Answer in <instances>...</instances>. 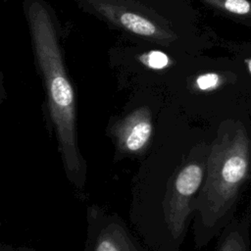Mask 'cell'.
I'll list each match as a JSON object with an SVG mask.
<instances>
[{
	"label": "cell",
	"mask_w": 251,
	"mask_h": 251,
	"mask_svg": "<svg viewBox=\"0 0 251 251\" xmlns=\"http://www.w3.org/2000/svg\"><path fill=\"white\" fill-rule=\"evenodd\" d=\"M86 12L135 37L172 49L181 47L184 9L176 0H75Z\"/></svg>",
	"instance_id": "3"
},
{
	"label": "cell",
	"mask_w": 251,
	"mask_h": 251,
	"mask_svg": "<svg viewBox=\"0 0 251 251\" xmlns=\"http://www.w3.org/2000/svg\"><path fill=\"white\" fill-rule=\"evenodd\" d=\"M220 83V76L215 73H206L197 76L195 80L196 87L200 90L206 91L216 88Z\"/></svg>",
	"instance_id": "8"
},
{
	"label": "cell",
	"mask_w": 251,
	"mask_h": 251,
	"mask_svg": "<svg viewBox=\"0 0 251 251\" xmlns=\"http://www.w3.org/2000/svg\"><path fill=\"white\" fill-rule=\"evenodd\" d=\"M250 143L245 129L234 126L215 140L207 161V175L197 198L205 225H215L232 206L248 176Z\"/></svg>",
	"instance_id": "2"
},
{
	"label": "cell",
	"mask_w": 251,
	"mask_h": 251,
	"mask_svg": "<svg viewBox=\"0 0 251 251\" xmlns=\"http://www.w3.org/2000/svg\"><path fill=\"white\" fill-rule=\"evenodd\" d=\"M246 65H247V67H248L249 73L251 74V59H248V60L246 61Z\"/></svg>",
	"instance_id": "10"
},
{
	"label": "cell",
	"mask_w": 251,
	"mask_h": 251,
	"mask_svg": "<svg viewBox=\"0 0 251 251\" xmlns=\"http://www.w3.org/2000/svg\"><path fill=\"white\" fill-rule=\"evenodd\" d=\"M203 177V166L191 162L177 173L174 180L173 192L165 210L168 226L175 238H178L183 232L185 220L190 212V202L200 188Z\"/></svg>",
	"instance_id": "4"
},
{
	"label": "cell",
	"mask_w": 251,
	"mask_h": 251,
	"mask_svg": "<svg viewBox=\"0 0 251 251\" xmlns=\"http://www.w3.org/2000/svg\"><path fill=\"white\" fill-rule=\"evenodd\" d=\"M25 11L65 170L70 180L81 188L85 169L76 141L75 92L65 70L55 25L41 0H25Z\"/></svg>",
	"instance_id": "1"
},
{
	"label": "cell",
	"mask_w": 251,
	"mask_h": 251,
	"mask_svg": "<svg viewBox=\"0 0 251 251\" xmlns=\"http://www.w3.org/2000/svg\"><path fill=\"white\" fill-rule=\"evenodd\" d=\"M94 251H138L118 224L111 223L101 229L96 237Z\"/></svg>",
	"instance_id": "6"
},
{
	"label": "cell",
	"mask_w": 251,
	"mask_h": 251,
	"mask_svg": "<svg viewBox=\"0 0 251 251\" xmlns=\"http://www.w3.org/2000/svg\"><path fill=\"white\" fill-rule=\"evenodd\" d=\"M152 129L150 110L146 107H139L117 123L113 131L123 151L140 153L147 146Z\"/></svg>",
	"instance_id": "5"
},
{
	"label": "cell",
	"mask_w": 251,
	"mask_h": 251,
	"mask_svg": "<svg viewBox=\"0 0 251 251\" xmlns=\"http://www.w3.org/2000/svg\"><path fill=\"white\" fill-rule=\"evenodd\" d=\"M219 251H246V246L241 236L232 233L226 237Z\"/></svg>",
	"instance_id": "9"
},
{
	"label": "cell",
	"mask_w": 251,
	"mask_h": 251,
	"mask_svg": "<svg viewBox=\"0 0 251 251\" xmlns=\"http://www.w3.org/2000/svg\"><path fill=\"white\" fill-rule=\"evenodd\" d=\"M142 62L151 69L161 70L169 65L170 60L167 54L158 50H152L142 57Z\"/></svg>",
	"instance_id": "7"
}]
</instances>
